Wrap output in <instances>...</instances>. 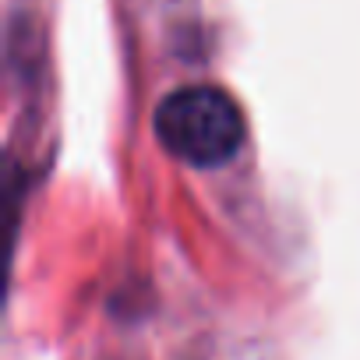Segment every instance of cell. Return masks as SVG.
Wrapping results in <instances>:
<instances>
[{
    "mask_svg": "<svg viewBox=\"0 0 360 360\" xmlns=\"http://www.w3.org/2000/svg\"><path fill=\"white\" fill-rule=\"evenodd\" d=\"M155 134L176 159L191 166H219L237 155L244 141V117L223 89L184 85L159 103Z\"/></svg>",
    "mask_w": 360,
    "mask_h": 360,
    "instance_id": "6da1fadb",
    "label": "cell"
}]
</instances>
